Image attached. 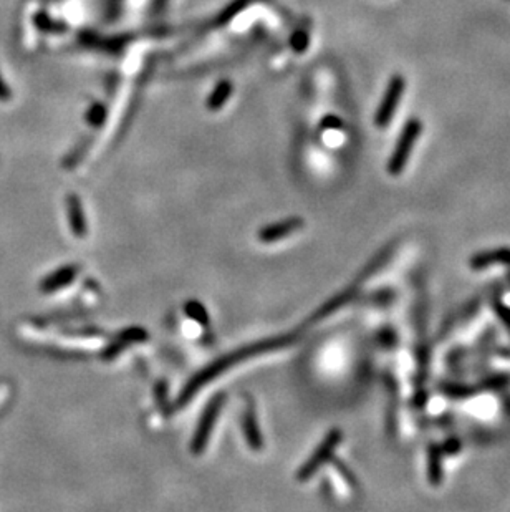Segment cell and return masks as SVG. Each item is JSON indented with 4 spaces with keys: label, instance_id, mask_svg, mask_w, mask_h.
<instances>
[{
    "label": "cell",
    "instance_id": "cell-1",
    "mask_svg": "<svg viewBox=\"0 0 510 512\" xmlns=\"http://www.w3.org/2000/svg\"><path fill=\"white\" fill-rule=\"evenodd\" d=\"M422 131V123L417 120V118H413L406 123V126L403 128V133H401L398 138V143H396V148L393 151V156H391L389 165H388V171L391 174H399L401 171L404 170L406 163H408L409 153L413 150L417 138H419Z\"/></svg>",
    "mask_w": 510,
    "mask_h": 512
},
{
    "label": "cell",
    "instance_id": "cell-2",
    "mask_svg": "<svg viewBox=\"0 0 510 512\" xmlns=\"http://www.w3.org/2000/svg\"><path fill=\"white\" fill-rule=\"evenodd\" d=\"M404 88H406L404 76L399 75V73H396L393 78L389 80L388 88H386L383 100H381V103L378 106V111H376L374 123L379 128H384L391 121V118H393L396 108H398L401 98H403Z\"/></svg>",
    "mask_w": 510,
    "mask_h": 512
},
{
    "label": "cell",
    "instance_id": "cell-3",
    "mask_svg": "<svg viewBox=\"0 0 510 512\" xmlns=\"http://www.w3.org/2000/svg\"><path fill=\"white\" fill-rule=\"evenodd\" d=\"M223 401H224V395L215 396L213 401L209 403V406L205 408V411L200 418V423L198 429H195L194 439H193V451L194 453H200L204 451L205 443H208L209 434L213 431V426L215 424V419H218L220 408H223Z\"/></svg>",
    "mask_w": 510,
    "mask_h": 512
},
{
    "label": "cell",
    "instance_id": "cell-4",
    "mask_svg": "<svg viewBox=\"0 0 510 512\" xmlns=\"http://www.w3.org/2000/svg\"><path fill=\"white\" fill-rule=\"evenodd\" d=\"M340 438H342V434H340V431H337V429H335V431H330L328 436L325 438V441H323L322 446L318 448L315 453H313L310 461H308V463L300 469V474H298V478H300V479L310 478V476L318 469V466H322L325 463V459H327L330 456V453L333 451L335 446H337L338 441H340Z\"/></svg>",
    "mask_w": 510,
    "mask_h": 512
},
{
    "label": "cell",
    "instance_id": "cell-5",
    "mask_svg": "<svg viewBox=\"0 0 510 512\" xmlns=\"http://www.w3.org/2000/svg\"><path fill=\"white\" fill-rule=\"evenodd\" d=\"M302 227H303L302 219H288L287 222L274 224V226L262 229L259 237L262 242H277V240L288 237V235H292V232H297V230Z\"/></svg>",
    "mask_w": 510,
    "mask_h": 512
},
{
    "label": "cell",
    "instance_id": "cell-6",
    "mask_svg": "<svg viewBox=\"0 0 510 512\" xmlns=\"http://www.w3.org/2000/svg\"><path fill=\"white\" fill-rule=\"evenodd\" d=\"M75 274H76V267H73V265H68V267L56 270V272L50 274L49 277L40 284V290L45 292V294H51V292L63 289L65 285H68L71 280L75 279Z\"/></svg>",
    "mask_w": 510,
    "mask_h": 512
},
{
    "label": "cell",
    "instance_id": "cell-7",
    "mask_svg": "<svg viewBox=\"0 0 510 512\" xmlns=\"http://www.w3.org/2000/svg\"><path fill=\"white\" fill-rule=\"evenodd\" d=\"M68 217H70V226L71 230L76 237H85L86 234V222H85V214L83 209H81V204L75 196H70L68 201Z\"/></svg>",
    "mask_w": 510,
    "mask_h": 512
},
{
    "label": "cell",
    "instance_id": "cell-8",
    "mask_svg": "<svg viewBox=\"0 0 510 512\" xmlns=\"http://www.w3.org/2000/svg\"><path fill=\"white\" fill-rule=\"evenodd\" d=\"M244 431H245V438L249 441L252 449H260L262 448V436H260V429L257 426V418L255 413L252 411L249 408L247 409L245 416H244Z\"/></svg>",
    "mask_w": 510,
    "mask_h": 512
},
{
    "label": "cell",
    "instance_id": "cell-9",
    "mask_svg": "<svg viewBox=\"0 0 510 512\" xmlns=\"http://www.w3.org/2000/svg\"><path fill=\"white\" fill-rule=\"evenodd\" d=\"M10 398V385L9 383H0V409L4 408V404L9 401Z\"/></svg>",
    "mask_w": 510,
    "mask_h": 512
}]
</instances>
